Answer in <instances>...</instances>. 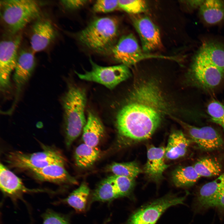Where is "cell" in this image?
<instances>
[{
	"label": "cell",
	"mask_w": 224,
	"mask_h": 224,
	"mask_svg": "<svg viewBox=\"0 0 224 224\" xmlns=\"http://www.w3.org/2000/svg\"><path fill=\"white\" fill-rule=\"evenodd\" d=\"M168 109L156 82L152 80L139 82L117 114L116 122L119 137L132 141L149 138L160 124Z\"/></svg>",
	"instance_id": "obj_1"
},
{
	"label": "cell",
	"mask_w": 224,
	"mask_h": 224,
	"mask_svg": "<svg viewBox=\"0 0 224 224\" xmlns=\"http://www.w3.org/2000/svg\"><path fill=\"white\" fill-rule=\"evenodd\" d=\"M119 24L116 18L110 17L96 18L77 34L80 43L97 53L111 51L118 41Z\"/></svg>",
	"instance_id": "obj_2"
},
{
	"label": "cell",
	"mask_w": 224,
	"mask_h": 224,
	"mask_svg": "<svg viewBox=\"0 0 224 224\" xmlns=\"http://www.w3.org/2000/svg\"><path fill=\"white\" fill-rule=\"evenodd\" d=\"M66 144L70 146L79 136L86 121L85 114L86 97L84 89L70 86L63 98Z\"/></svg>",
	"instance_id": "obj_3"
},
{
	"label": "cell",
	"mask_w": 224,
	"mask_h": 224,
	"mask_svg": "<svg viewBox=\"0 0 224 224\" xmlns=\"http://www.w3.org/2000/svg\"><path fill=\"white\" fill-rule=\"evenodd\" d=\"M0 5L2 21L13 34L23 29L40 13V5L35 0H2Z\"/></svg>",
	"instance_id": "obj_4"
},
{
	"label": "cell",
	"mask_w": 224,
	"mask_h": 224,
	"mask_svg": "<svg viewBox=\"0 0 224 224\" xmlns=\"http://www.w3.org/2000/svg\"><path fill=\"white\" fill-rule=\"evenodd\" d=\"M7 160L12 168L31 172L53 163L65 162V159L60 151L48 147H45L42 151L32 153L11 152L7 154Z\"/></svg>",
	"instance_id": "obj_5"
},
{
	"label": "cell",
	"mask_w": 224,
	"mask_h": 224,
	"mask_svg": "<svg viewBox=\"0 0 224 224\" xmlns=\"http://www.w3.org/2000/svg\"><path fill=\"white\" fill-rule=\"evenodd\" d=\"M90 61L91 69L84 73H76L81 79L96 82L112 89L130 76L128 67L123 64L111 66H102L91 59Z\"/></svg>",
	"instance_id": "obj_6"
},
{
	"label": "cell",
	"mask_w": 224,
	"mask_h": 224,
	"mask_svg": "<svg viewBox=\"0 0 224 224\" xmlns=\"http://www.w3.org/2000/svg\"><path fill=\"white\" fill-rule=\"evenodd\" d=\"M111 52L115 61L128 67L148 58H170L169 57L145 52L132 34L124 35L120 38Z\"/></svg>",
	"instance_id": "obj_7"
},
{
	"label": "cell",
	"mask_w": 224,
	"mask_h": 224,
	"mask_svg": "<svg viewBox=\"0 0 224 224\" xmlns=\"http://www.w3.org/2000/svg\"><path fill=\"white\" fill-rule=\"evenodd\" d=\"M185 197L169 194L141 207L133 212L124 224H155L169 208L183 203Z\"/></svg>",
	"instance_id": "obj_8"
},
{
	"label": "cell",
	"mask_w": 224,
	"mask_h": 224,
	"mask_svg": "<svg viewBox=\"0 0 224 224\" xmlns=\"http://www.w3.org/2000/svg\"><path fill=\"white\" fill-rule=\"evenodd\" d=\"M194 86L206 91L217 88L224 80V71L193 59L189 73Z\"/></svg>",
	"instance_id": "obj_9"
},
{
	"label": "cell",
	"mask_w": 224,
	"mask_h": 224,
	"mask_svg": "<svg viewBox=\"0 0 224 224\" xmlns=\"http://www.w3.org/2000/svg\"><path fill=\"white\" fill-rule=\"evenodd\" d=\"M21 39V35L3 40L0 44V85L3 91L10 85V75L16 67L18 49Z\"/></svg>",
	"instance_id": "obj_10"
},
{
	"label": "cell",
	"mask_w": 224,
	"mask_h": 224,
	"mask_svg": "<svg viewBox=\"0 0 224 224\" xmlns=\"http://www.w3.org/2000/svg\"><path fill=\"white\" fill-rule=\"evenodd\" d=\"M187 132L191 140L201 149L211 151L219 149L223 145V140L213 128L206 126L198 127L190 125L174 117H172Z\"/></svg>",
	"instance_id": "obj_11"
},
{
	"label": "cell",
	"mask_w": 224,
	"mask_h": 224,
	"mask_svg": "<svg viewBox=\"0 0 224 224\" xmlns=\"http://www.w3.org/2000/svg\"><path fill=\"white\" fill-rule=\"evenodd\" d=\"M131 18L140 38L144 52L148 53L161 47L160 30L149 17L140 14L132 15Z\"/></svg>",
	"instance_id": "obj_12"
},
{
	"label": "cell",
	"mask_w": 224,
	"mask_h": 224,
	"mask_svg": "<svg viewBox=\"0 0 224 224\" xmlns=\"http://www.w3.org/2000/svg\"><path fill=\"white\" fill-rule=\"evenodd\" d=\"M35 65V58L33 52L22 50L18 54L13 77L16 86V95L12 106L9 111L10 112L14 110L21 89L30 78Z\"/></svg>",
	"instance_id": "obj_13"
},
{
	"label": "cell",
	"mask_w": 224,
	"mask_h": 224,
	"mask_svg": "<svg viewBox=\"0 0 224 224\" xmlns=\"http://www.w3.org/2000/svg\"><path fill=\"white\" fill-rule=\"evenodd\" d=\"M56 30L49 19L40 18L34 24L30 38V44L33 52L45 49L55 38Z\"/></svg>",
	"instance_id": "obj_14"
},
{
	"label": "cell",
	"mask_w": 224,
	"mask_h": 224,
	"mask_svg": "<svg viewBox=\"0 0 224 224\" xmlns=\"http://www.w3.org/2000/svg\"><path fill=\"white\" fill-rule=\"evenodd\" d=\"M0 188L3 193L13 199L20 198L24 193L44 191L41 189L26 188L21 179L1 163L0 165Z\"/></svg>",
	"instance_id": "obj_15"
},
{
	"label": "cell",
	"mask_w": 224,
	"mask_h": 224,
	"mask_svg": "<svg viewBox=\"0 0 224 224\" xmlns=\"http://www.w3.org/2000/svg\"><path fill=\"white\" fill-rule=\"evenodd\" d=\"M165 148L151 146L147 149L144 171L147 176L156 182L161 179L164 172L170 166L164 161Z\"/></svg>",
	"instance_id": "obj_16"
},
{
	"label": "cell",
	"mask_w": 224,
	"mask_h": 224,
	"mask_svg": "<svg viewBox=\"0 0 224 224\" xmlns=\"http://www.w3.org/2000/svg\"><path fill=\"white\" fill-rule=\"evenodd\" d=\"M224 188V173L201 187L197 198L198 207L204 208L217 207Z\"/></svg>",
	"instance_id": "obj_17"
},
{
	"label": "cell",
	"mask_w": 224,
	"mask_h": 224,
	"mask_svg": "<svg viewBox=\"0 0 224 224\" xmlns=\"http://www.w3.org/2000/svg\"><path fill=\"white\" fill-rule=\"evenodd\" d=\"M65 162L53 163L32 172L35 178L41 181L60 184H76L77 181L65 169Z\"/></svg>",
	"instance_id": "obj_18"
},
{
	"label": "cell",
	"mask_w": 224,
	"mask_h": 224,
	"mask_svg": "<svg viewBox=\"0 0 224 224\" xmlns=\"http://www.w3.org/2000/svg\"><path fill=\"white\" fill-rule=\"evenodd\" d=\"M198 10L199 18L206 25H217L224 21V0H204Z\"/></svg>",
	"instance_id": "obj_19"
},
{
	"label": "cell",
	"mask_w": 224,
	"mask_h": 224,
	"mask_svg": "<svg viewBox=\"0 0 224 224\" xmlns=\"http://www.w3.org/2000/svg\"><path fill=\"white\" fill-rule=\"evenodd\" d=\"M84 143L96 147L105 133L104 125L99 117L92 111L88 112L86 123L83 130Z\"/></svg>",
	"instance_id": "obj_20"
},
{
	"label": "cell",
	"mask_w": 224,
	"mask_h": 224,
	"mask_svg": "<svg viewBox=\"0 0 224 224\" xmlns=\"http://www.w3.org/2000/svg\"><path fill=\"white\" fill-rule=\"evenodd\" d=\"M190 142L182 131L177 130L172 132L165 148V157L169 160H175L184 156Z\"/></svg>",
	"instance_id": "obj_21"
},
{
	"label": "cell",
	"mask_w": 224,
	"mask_h": 224,
	"mask_svg": "<svg viewBox=\"0 0 224 224\" xmlns=\"http://www.w3.org/2000/svg\"><path fill=\"white\" fill-rule=\"evenodd\" d=\"M100 155V151L96 147L90 146L84 143L78 146L75 150V162L80 167L88 168L94 164Z\"/></svg>",
	"instance_id": "obj_22"
},
{
	"label": "cell",
	"mask_w": 224,
	"mask_h": 224,
	"mask_svg": "<svg viewBox=\"0 0 224 224\" xmlns=\"http://www.w3.org/2000/svg\"><path fill=\"white\" fill-rule=\"evenodd\" d=\"M172 180L177 187H188L194 184L200 177L193 166L179 167L173 172Z\"/></svg>",
	"instance_id": "obj_23"
},
{
	"label": "cell",
	"mask_w": 224,
	"mask_h": 224,
	"mask_svg": "<svg viewBox=\"0 0 224 224\" xmlns=\"http://www.w3.org/2000/svg\"><path fill=\"white\" fill-rule=\"evenodd\" d=\"M89 193L87 184L83 182L64 199V202L77 211H83L85 209Z\"/></svg>",
	"instance_id": "obj_24"
},
{
	"label": "cell",
	"mask_w": 224,
	"mask_h": 224,
	"mask_svg": "<svg viewBox=\"0 0 224 224\" xmlns=\"http://www.w3.org/2000/svg\"><path fill=\"white\" fill-rule=\"evenodd\" d=\"M193 166L200 177L217 176L222 171L221 166L218 162L208 158H204L200 160Z\"/></svg>",
	"instance_id": "obj_25"
},
{
	"label": "cell",
	"mask_w": 224,
	"mask_h": 224,
	"mask_svg": "<svg viewBox=\"0 0 224 224\" xmlns=\"http://www.w3.org/2000/svg\"><path fill=\"white\" fill-rule=\"evenodd\" d=\"M107 169L114 175L134 179L141 172L136 163L134 161L113 162L107 167Z\"/></svg>",
	"instance_id": "obj_26"
},
{
	"label": "cell",
	"mask_w": 224,
	"mask_h": 224,
	"mask_svg": "<svg viewBox=\"0 0 224 224\" xmlns=\"http://www.w3.org/2000/svg\"><path fill=\"white\" fill-rule=\"evenodd\" d=\"M112 182L119 198L129 196L135 184V179L113 175L108 177Z\"/></svg>",
	"instance_id": "obj_27"
},
{
	"label": "cell",
	"mask_w": 224,
	"mask_h": 224,
	"mask_svg": "<svg viewBox=\"0 0 224 224\" xmlns=\"http://www.w3.org/2000/svg\"><path fill=\"white\" fill-rule=\"evenodd\" d=\"M207 110L210 121L220 125L224 131V103L213 99L208 103Z\"/></svg>",
	"instance_id": "obj_28"
},
{
	"label": "cell",
	"mask_w": 224,
	"mask_h": 224,
	"mask_svg": "<svg viewBox=\"0 0 224 224\" xmlns=\"http://www.w3.org/2000/svg\"><path fill=\"white\" fill-rule=\"evenodd\" d=\"M119 8L132 15L142 14L147 9V3L142 0H119Z\"/></svg>",
	"instance_id": "obj_29"
},
{
	"label": "cell",
	"mask_w": 224,
	"mask_h": 224,
	"mask_svg": "<svg viewBox=\"0 0 224 224\" xmlns=\"http://www.w3.org/2000/svg\"><path fill=\"white\" fill-rule=\"evenodd\" d=\"M119 8V0H99L94 4L93 11L96 13H108Z\"/></svg>",
	"instance_id": "obj_30"
},
{
	"label": "cell",
	"mask_w": 224,
	"mask_h": 224,
	"mask_svg": "<svg viewBox=\"0 0 224 224\" xmlns=\"http://www.w3.org/2000/svg\"><path fill=\"white\" fill-rule=\"evenodd\" d=\"M43 217V224H70L65 217L50 210H47Z\"/></svg>",
	"instance_id": "obj_31"
},
{
	"label": "cell",
	"mask_w": 224,
	"mask_h": 224,
	"mask_svg": "<svg viewBox=\"0 0 224 224\" xmlns=\"http://www.w3.org/2000/svg\"><path fill=\"white\" fill-rule=\"evenodd\" d=\"M89 1L86 0H66L61 1V3L66 9L74 10L83 7Z\"/></svg>",
	"instance_id": "obj_32"
},
{
	"label": "cell",
	"mask_w": 224,
	"mask_h": 224,
	"mask_svg": "<svg viewBox=\"0 0 224 224\" xmlns=\"http://www.w3.org/2000/svg\"><path fill=\"white\" fill-rule=\"evenodd\" d=\"M204 0H188L184 1V3L193 10L199 8Z\"/></svg>",
	"instance_id": "obj_33"
},
{
	"label": "cell",
	"mask_w": 224,
	"mask_h": 224,
	"mask_svg": "<svg viewBox=\"0 0 224 224\" xmlns=\"http://www.w3.org/2000/svg\"><path fill=\"white\" fill-rule=\"evenodd\" d=\"M217 207L224 209V188L221 194Z\"/></svg>",
	"instance_id": "obj_34"
}]
</instances>
